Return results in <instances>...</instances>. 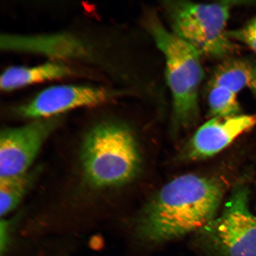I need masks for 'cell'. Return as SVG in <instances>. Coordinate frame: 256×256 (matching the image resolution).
<instances>
[{
	"label": "cell",
	"mask_w": 256,
	"mask_h": 256,
	"mask_svg": "<svg viewBox=\"0 0 256 256\" xmlns=\"http://www.w3.org/2000/svg\"><path fill=\"white\" fill-rule=\"evenodd\" d=\"M223 186L213 178L185 174L165 185L140 217V236L160 244L200 231L215 218Z\"/></svg>",
	"instance_id": "obj_1"
},
{
	"label": "cell",
	"mask_w": 256,
	"mask_h": 256,
	"mask_svg": "<svg viewBox=\"0 0 256 256\" xmlns=\"http://www.w3.org/2000/svg\"><path fill=\"white\" fill-rule=\"evenodd\" d=\"M85 175L98 187L127 183L137 174L140 156L135 137L124 124L104 122L86 135L82 150Z\"/></svg>",
	"instance_id": "obj_2"
},
{
	"label": "cell",
	"mask_w": 256,
	"mask_h": 256,
	"mask_svg": "<svg viewBox=\"0 0 256 256\" xmlns=\"http://www.w3.org/2000/svg\"><path fill=\"white\" fill-rule=\"evenodd\" d=\"M147 24L164 56L174 123L179 126H190L200 115L199 92L204 78L200 54L167 30L156 16H150Z\"/></svg>",
	"instance_id": "obj_3"
},
{
	"label": "cell",
	"mask_w": 256,
	"mask_h": 256,
	"mask_svg": "<svg viewBox=\"0 0 256 256\" xmlns=\"http://www.w3.org/2000/svg\"><path fill=\"white\" fill-rule=\"evenodd\" d=\"M172 32L201 56L226 59L236 50L226 30L232 4L166 1L162 5Z\"/></svg>",
	"instance_id": "obj_4"
},
{
	"label": "cell",
	"mask_w": 256,
	"mask_h": 256,
	"mask_svg": "<svg viewBox=\"0 0 256 256\" xmlns=\"http://www.w3.org/2000/svg\"><path fill=\"white\" fill-rule=\"evenodd\" d=\"M248 188L233 190L220 215L200 230L208 256H256V216L249 210Z\"/></svg>",
	"instance_id": "obj_5"
},
{
	"label": "cell",
	"mask_w": 256,
	"mask_h": 256,
	"mask_svg": "<svg viewBox=\"0 0 256 256\" xmlns=\"http://www.w3.org/2000/svg\"><path fill=\"white\" fill-rule=\"evenodd\" d=\"M62 119L60 115L2 129L0 134V178L28 172L44 143L58 126Z\"/></svg>",
	"instance_id": "obj_6"
},
{
	"label": "cell",
	"mask_w": 256,
	"mask_h": 256,
	"mask_svg": "<svg viewBox=\"0 0 256 256\" xmlns=\"http://www.w3.org/2000/svg\"><path fill=\"white\" fill-rule=\"evenodd\" d=\"M110 90L88 86L56 85L43 90L33 99L15 108L19 116L44 119L60 116L72 108L103 104L114 97Z\"/></svg>",
	"instance_id": "obj_7"
},
{
	"label": "cell",
	"mask_w": 256,
	"mask_h": 256,
	"mask_svg": "<svg viewBox=\"0 0 256 256\" xmlns=\"http://www.w3.org/2000/svg\"><path fill=\"white\" fill-rule=\"evenodd\" d=\"M0 47L6 50L40 54L57 60H82L90 56V51L84 42L66 33L2 34Z\"/></svg>",
	"instance_id": "obj_8"
},
{
	"label": "cell",
	"mask_w": 256,
	"mask_h": 256,
	"mask_svg": "<svg viewBox=\"0 0 256 256\" xmlns=\"http://www.w3.org/2000/svg\"><path fill=\"white\" fill-rule=\"evenodd\" d=\"M256 126V115L212 118L198 129L188 146V158H209L222 151L236 138Z\"/></svg>",
	"instance_id": "obj_9"
},
{
	"label": "cell",
	"mask_w": 256,
	"mask_h": 256,
	"mask_svg": "<svg viewBox=\"0 0 256 256\" xmlns=\"http://www.w3.org/2000/svg\"><path fill=\"white\" fill-rule=\"evenodd\" d=\"M75 72L62 62H46L32 66H11L6 68L0 78L3 91L10 92L28 85L72 76Z\"/></svg>",
	"instance_id": "obj_10"
},
{
	"label": "cell",
	"mask_w": 256,
	"mask_h": 256,
	"mask_svg": "<svg viewBox=\"0 0 256 256\" xmlns=\"http://www.w3.org/2000/svg\"><path fill=\"white\" fill-rule=\"evenodd\" d=\"M208 85L222 86L238 94L245 88L256 96V62L250 58L230 57L214 70Z\"/></svg>",
	"instance_id": "obj_11"
},
{
	"label": "cell",
	"mask_w": 256,
	"mask_h": 256,
	"mask_svg": "<svg viewBox=\"0 0 256 256\" xmlns=\"http://www.w3.org/2000/svg\"><path fill=\"white\" fill-rule=\"evenodd\" d=\"M34 172L0 178V215L5 216L18 206L34 180Z\"/></svg>",
	"instance_id": "obj_12"
},
{
	"label": "cell",
	"mask_w": 256,
	"mask_h": 256,
	"mask_svg": "<svg viewBox=\"0 0 256 256\" xmlns=\"http://www.w3.org/2000/svg\"><path fill=\"white\" fill-rule=\"evenodd\" d=\"M207 100L212 118L234 116L241 112L238 94L222 86L208 85Z\"/></svg>",
	"instance_id": "obj_13"
},
{
	"label": "cell",
	"mask_w": 256,
	"mask_h": 256,
	"mask_svg": "<svg viewBox=\"0 0 256 256\" xmlns=\"http://www.w3.org/2000/svg\"><path fill=\"white\" fill-rule=\"evenodd\" d=\"M228 36L231 40H238L248 44L256 54V19L241 30L228 32Z\"/></svg>",
	"instance_id": "obj_14"
},
{
	"label": "cell",
	"mask_w": 256,
	"mask_h": 256,
	"mask_svg": "<svg viewBox=\"0 0 256 256\" xmlns=\"http://www.w3.org/2000/svg\"><path fill=\"white\" fill-rule=\"evenodd\" d=\"M255 19H256V18Z\"/></svg>",
	"instance_id": "obj_15"
}]
</instances>
